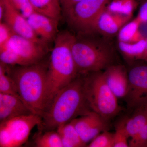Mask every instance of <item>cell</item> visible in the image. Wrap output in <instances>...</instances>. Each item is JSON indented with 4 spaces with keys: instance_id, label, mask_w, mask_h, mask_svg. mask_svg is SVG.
<instances>
[{
    "instance_id": "6da1fadb",
    "label": "cell",
    "mask_w": 147,
    "mask_h": 147,
    "mask_svg": "<svg viewBox=\"0 0 147 147\" xmlns=\"http://www.w3.org/2000/svg\"><path fill=\"white\" fill-rule=\"evenodd\" d=\"M77 34L71 50L78 74L103 71L120 64L119 51L113 38L94 32Z\"/></svg>"
},
{
    "instance_id": "7a4b0ae2",
    "label": "cell",
    "mask_w": 147,
    "mask_h": 147,
    "mask_svg": "<svg viewBox=\"0 0 147 147\" xmlns=\"http://www.w3.org/2000/svg\"><path fill=\"white\" fill-rule=\"evenodd\" d=\"M91 111L84 94V75L79 74L55 96L42 113L38 126L41 131L55 130Z\"/></svg>"
},
{
    "instance_id": "3957f363",
    "label": "cell",
    "mask_w": 147,
    "mask_h": 147,
    "mask_svg": "<svg viewBox=\"0 0 147 147\" xmlns=\"http://www.w3.org/2000/svg\"><path fill=\"white\" fill-rule=\"evenodd\" d=\"M75 35L67 31L59 32L47 67L45 102L46 110L55 96L78 75L71 47Z\"/></svg>"
},
{
    "instance_id": "277c9868",
    "label": "cell",
    "mask_w": 147,
    "mask_h": 147,
    "mask_svg": "<svg viewBox=\"0 0 147 147\" xmlns=\"http://www.w3.org/2000/svg\"><path fill=\"white\" fill-rule=\"evenodd\" d=\"M6 66L21 100L32 113L41 117L45 108L48 66L40 62L30 65Z\"/></svg>"
},
{
    "instance_id": "5b68a950",
    "label": "cell",
    "mask_w": 147,
    "mask_h": 147,
    "mask_svg": "<svg viewBox=\"0 0 147 147\" xmlns=\"http://www.w3.org/2000/svg\"><path fill=\"white\" fill-rule=\"evenodd\" d=\"M84 75V91L90 110L109 122L121 110L117 98L106 83L103 71Z\"/></svg>"
},
{
    "instance_id": "8992f818",
    "label": "cell",
    "mask_w": 147,
    "mask_h": 147,
    "mask_svg": "<svg viewBox=\"0 0 147 147\" xmlns=\"http://www.w3.org/2000/svg\"><path fill=\"white\" fill-rule=\"evenodd\" d=\"M40 116L32 114L0 123V147H18L26 143L32 129L41 123Z\"/></svg>"
},
{
    "instance_id": "52a82bcc",
    "label": "cell",
    "mask_w": 147,
    "mask_h": 147,
    "mask_svg": "<svg viewBox=\"0 0 147 147\" xmlns=\"http://www.w3.org/2000/svg\"><path fill=\"white\" fill-rule=\"evenodd\" d=\"M111 0H82L64 13L70 28L79 32H89L97 16Z\"/></svg>"
},
{
    "instance_id": "ba28073f",
    "label": "cell",
    "mask_w": 147,
    "mask_h": 147,
    "mask_svg": "<svg viewBox=\"0 0 147 147\" xmlns=\"http://www.w3.org/2000/svg\"><path fill=\"white\" fill-rule=\"evenodd\" d=\"M127 65L129 88L124 99L129 108L135 109L147 105V61H135Z\"/></svg>"
},
{
    "instance_id": "9c48e42d",
    "label": "cell",
    "mask_w": 147,
    "mask_h": 147,
    "mask_svg": "<svg viewBox=\"0 0 147 147\" xmlns=\"http://www.w3.org/2000/svg\"><path fill=\"white\" fill-rule=\"evenodd\" d=\"M8 45L22 60L24 65L41 61L48 50L47 45L15 34L11 37Z\"/></svg>"
},
{
    "instance_id": "30bf717a",
    "label": "cell",
    "mask_w": 147,
    "mask_h": 147,
    "mask_svg": "<svg viewBox=\"0 0 147 147\" xmlns=\"http://www.w3.org/2000/svg\"><path fill=\"white\" fill-rule=\"evenodd\" d=\"M71 121L86 144L110 127L109 122L93 111Z\"/></svg>"
},
{
    "instance_id": "8fae6325",
    "label": "cell",
    "mask_w": 147,
    "mask_h": 147,
    "mask_svg": "<svg viewBox=\"0 0 147 147\" xmlns=\"http://www.w3.org/2000/svg\"><path fill=\"white\" fill-rule=\"evenodd\" d=\"M0 1L2 2L4 9L3 22L7 24L14 34L47 45V44L40 38L33 31L27 18L13 7L9 0Z\"/></svg>"
},
{
    "instance_id": "7c38bea8",
    "label": "cell",
    "mask_w": 147,
    "mask_h": 147,
    "mask_svg": "<svg viewBox=\"0 0 147 147\" xmlns=\"http://www.w3.org/2000/svg\"><path fill=\"white\" fill-rule=\"evenodd\" d=\"M131 17L120 15L108 11L106 7L97 16L89 32H94L113 38Z\"/></svg>"
},
{
    "instance_id": "4fadbf2b",
    "label": "cell",
    "mask_w": 147,
    "mask_h": 147,
    "mask_svg": "<svg viewBox=\"0 0 147 147\" xmlns=\"http://www.w3.org/2000/svg\"><path fill=\"white\" fill-rule=\"evenodd\" d=\"M27 20L35 33L45 43L55 41L59 33V21L36 11Z\"/></svg>"
},
{
    "instance_id": "5bb4252c",
    "label": "cell",
    "mask_w": 147,
    "mask_h": 147,
    "mask_svg": "<svg viewBox=\"0 0 147 147\" xmlns=\"http://www.w3.org/2000/svg\"><path fill=\"white\" fill-rule=\"evenodd\" d=\"M103 71L106 83L113 94L118 99L125 98L129 88L127 67L117 64L109 67Z\"/></svg>"
},
{
    "instance_id": "9a60e30c",
    "label": "cell",
    "mask_w": 147,
    "mask_h": 147,
    "mask_svg": "<svg viewBox=\"0 0 147 147\" xmlns=\"http://www.w3.org/2000/svg\"><path fill=\"white\" fill-rule=\"evenodd\" d=\"M33 114L20 98L0 93V122Z\"/></svg>"
},
{
    "instance_id": "2e32d148",
    "label": "cell",
    "mask_w": 147,
    "mask_h": 147,
    "mask_svg": "<svg viewBox=\"0 0 147 147\" xmlns=\"http://www.w3.org/2000/svg\"><path fill=\"white\" fill-rule=\"evenodd\" d=\"M135 110L131 117L117 125L125 131L129 138L136 135L147 123V110L144 106Z\"/></svg>"
},
{
    "instance_id": "e0dca14e",
    "label": "cell",
    "mask_w": 147,
    "mask_h": 147,
    "mask_svg": "<svg viewBox=\"0 0 147 147\" xmlns=\"http://www.w3.org/2000/svg\"><path fill=\"white\" fill-rule=\"evenodd\" d=\"M146 39L144 38L138 42L131 43L117 41V46L118 50L127 64L135 61L143 60Z\"/></svg>"
},
{
    "instance_id": "ac0fdd59",
    "label": "cell",
    "mask_w": 147,
    "mask_h": 147,
    "mask_svg": "<svg viewBox=\"0 0 147 147\" xmlns=\"http://www.w3.org/2000/svg\"><path fill=\"white\" fill-rule=\"evenodd\" d=\"M141 24L137 17L129 21L122 27L117 35V41L131 43L146 38L140 30Z\"/></svg>"
},
{
    "instance_id": "d6986e66",
    "label": "cell",
    "mask_w": 147,
    "mask_h": 147,
    "mask_svg": "<svg viewBox=\"0 0 147 147\" xmlns=\"http://www.w3.org/2000/svg\"><path fill=\"white\" fill-rule=\"evenodd\" d=\"M57 131L60 136L63 147L86 146L71 121L59 126Z\"/></svg>"
},
{
    "instance_id": "ffe728a7",
    "label": "cell",
    "mask_w": 147,
    "mask_h": 147,
    "mask_svg": "<svg viewBox=\"0 0 147 147\" xmlns=\"http://www.w3.org/2000/svg\"><path fill=\"white\" fill-rule=\"evenodd\" d=\"M35 11L59 21L62 12L59 0H30Z\"/></svg>"
},
{
    "instance_id": "44dd1931",
    "label": "cell",
    "mask_w": 147,
    "mask_h": 147,
    "mask_svg": "<svg viewBox=\"0 0 147 147\" xmlns=\"http://www.w3.org/2000/svg\"><path fill=\"white\" fill-rule=\"evenodd\" d=\"M137 5L134 0H111L106 8L113 13L132 18Z\"/></svg>"
},
{
    "instance_id": "7402d4cb",
    "label": "cell",
    "mask_w": 147,
    "mask_h": 147,
    "mask_svg": "<svg viewBox=\"0 0 147 147\" xmlns=\"http://www.w3.org/2000/svg\"><path fill=\"white\" fill-rule=\"evenodd\" d=\"M36 137L34 143L38 147H63L59 134L57 130L42 131Z\"/></svg>"
},
{
    "instance_id": "603a6c76",
    "label": "cell",
    "mask_w": 147,
    "mask_h": 147,
    "mask_svg": "<svg viewBox=\"0 0 147 147\" xmlns=\"http://www.w3.org/2000/svg\"><path fill=\"white\" fill-rule=\"evenodd\" d=\"M0 93L20 98L16 85L7 72L6 65L1 62L0 63Z\"/></svg>"
},
{
    "instance_id": "cb8c5ba5",
    "label": "cell",
    "mask_w": 147,
    "mask_h": 147,
    "mask_svg": "<svg viewBox=\"0 0 147 147\" xmlns=\"http://www.w3.org/2000/svg\"><path fill=\"white\" fill-rule=\"evenodd\" d=\"M89 147H114V133L105 130L90 142Z\"/></svg>"
},
{
    "instance_id": "d4e9b609",
    "label": "cell",
    "mask_w": 147,
    "mask_h": 147,
    "mask_svg": "<svg viewBox=\"0 0 147 147\" xmlns=\"http://www.w3.org/2000/svg\"><path fill=\"white\" fill-rule=\"evenodd\" d=\"M9 1L13 7L27 19L35 12L30 0H9Z\"/></svg>"
},
{
    "instance_id": "484cf974",
    "label": "cell",
    "mask_w": 147,
    "mask_h": 147,
    "mask_svg": "<svg viewBox=\"0 0 147 147\" xmlns=\"http://www.w3.org/2000/svg\"><path fill=\"white\" fill-rule=\"evenodd\" d=\"M130 147H147V123L136 135L130 138Z\"/></svg>"
},
{
    "instance_id": "4316f807",
    "label": "cell",
    "mask_w": 147,
    "mask_h": 147,
    "mask_svg": "<svg viewBox=\"0 0 147 147\" xmlns=\"http://www.w3.org/2000/svg\"><path fill=\"white\" fill-rule=\"evenodd\" d=\"M13 34L7 24L4 22L0 23V50L8 46L9 40Z\"/></svg>"
},
{
    "instance_id": "83f0119b",
    "label": "cell",
    "mask_w": 147,
    "mask_h": 147,
    "mask_svg": "<svg viewBox=\"0 0 147 147\" xmlns=\"http://www.w3.org/2000/svg\"><path fill=\"white\" fill-rule=\"evenodd\" d=\"M128 137L125 131L117 126L116 131L114 133V147H128Z\"/></svg>"
},
{
    "instance_id": "f1b7e54d",
    "label": "cell",
    "mask_w": 147,
    "mask_h": 147,
    "mask_svg": "<svg viewBox=\"0 0 147 147\" xmlns=\"http://www.w3.org/2000/svg\"><path fill=\"white\" fill-rule=\"evenodd\" d=\"M136 17L142 24L147 23V0H144L141 4Z\"/></svg>"
},
{
    "instance_id": "f546056e",
    "label": "cell",
    "mask_w": 147,
    "mask_h": 147,
    "mask_svg": "<svg viewBox=\"0 0 147 147\" xmlns=\"http://www.w3.org/2000/svg\"><path fill=\"white\" fill-rule=\"evenodd\" d=\"M82 0H59L63 13L71 9Z\"/></svg>"
},
{
    "instance_id": "4dcf8cb0",
    "label": "cell",
    "mask_w": 147,
    "mask_h": 147,
    "mask_svg": "<svg viewBox=\"0 0 147 147\" xmlns=\"http://www.w3.org/2000/svg\"><path fill=\"white\" fill-rule=\"evenodd\" d=\"M142 60L147 61V38L146 39V49H145L144 54V57H143Z\"/></svg>"
},
{
    "instance_id": "1f68e13d",
    "label": "cell",
    "mask_w": 147,
    "mask_h": 147,
    "mask_svg": "<svg viewBox=\"0 0 147 147\" xmlns=\"http://www.w3.org/2000/svg\"><path fill=\"white\" fill-rule=\"evenodd\" d=\"M145 107H146V110H147V105H146V106H145Z\"/></svg>"
}]
</instances>
